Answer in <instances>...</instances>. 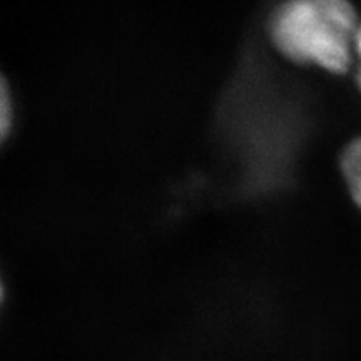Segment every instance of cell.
<instances>
[{"mask_svg": "<svg viewBox=\"0 0 361 361\" xmlns=\"http://www.w3.org/2000/svg\"><path fill=\"white\" fill-rule=\"evenodd\" d=\"M341 171L351 197L361 207V137L345 149V154L341 157Z\"/></svg>", "mask_w": 361, "mask_h": 361, "instance_id": "2", "label": "cell"}, {"mask_svg": "<svg viewBox=\"0 0 361 361\" xmlns=\"http://www.w3.org/2000/svg\"><path fill=\"white\" fill-rule=\"evenodd\" d=\"M11 128V97H8V89L6 82L2 85V94H0V130L6 137Z\"/></svg>", "mask_w": 361, "mask_h": 361, "instance_id": "3", "label": "cell"}, {"mask_svg": "<svg viewBox=\"0 0 361 361\" xmlns=\"http://www.w3.org/2000/svg\"><path fill=\"white\" fill-rule=\"evenodd\" d=\"M356 34L348 0H286L271 20V37L284 56L331 72L348 69Z\"/></svg>", "mask_w": 361, "mask_h": 361, "instance_id": "1", "label": "cell"}, {"mask_svg": "<svg viewBox=\"0 0 361 361\" xmlns=\"http://www.w3.org/2000/svg\"><path fill=\"white\" fill-rule=\"evenodd\" d=\"M355 42H356V47H358V52H360V56H361V29L358 30V34H356ZM360 84H361V75H360Z\"/></svg>", "mask_w": 361, "mask_h": 361, "instance_id": "4", "label": "cell"}]
</instances>
